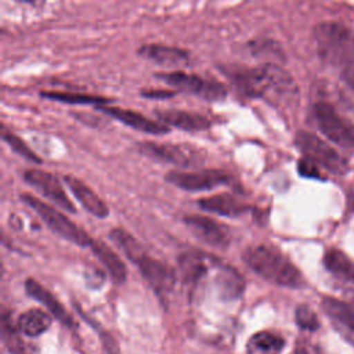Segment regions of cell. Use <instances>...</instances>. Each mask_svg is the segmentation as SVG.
Returning <instances> with one entry per match:
<instances>
[{"label":"cell","mask_w":354,"mask_h":354,"mask_svg":"<svg viewBox=\"0 0 354 354\" xmlns=\"http://www.w3.org/2000/svg\"><path fill=\"white\" fill-rule=\"evenodd\" d=\"M138 151L149 158L169 162L176 166H188L192 159L191 152L174 144H159V142L147 141V142L138 144Z\"/></svg>","instance_id":"5bb4252c"},{"label":"cell","mask_w":354,"mask_h":354,"mask_svg":"<svg viewBox=\"0 0 354 354\" xmlns=\"http://www.w3.org/2000/svg\"><path fill=\"white\" fill-rule=\"evenodd\" d=\"M43 97L59 101V102H66V104H90V105H105L108 102L106 98L93 95V94H84V93H68V91H44L41 93Z\"/></svg>","instance_id":"484cf974"},{"label":"cell","mask_w":354,"mask_h":354,"mask_svg":"<svg viewBox=\"0 0 354 354\" xmlns=\"http://www.w3.org/2000/svg\"><path fill=\"white\" fill-rule=\"evenodd\" d=\"M141 95L148 97V98H167L174 95V91L170 90H149V91H142Z\"/></svg>","instance_id":"4dcf8cb0"},{"label":"cell","mask_w":354,"mask_h":354,"mask_svg":"<svg viewBox=\"0 0 354 354\" xmlns=\"http://www.w3.org/2000/svg\"><path fill=\"white\" fill-rule=\"evenodd\" d=\"M155 76L169 86L177 88L178 91L189 93L207 101H220L227 97V88L224 84L214 79H206L199 75L187 73L183 71L160 72Z\"/></svg>","instance_id":"52a82bcc"},{"label":"cell","mask_w":354,"mask_h":354,"mask_svg":"<svg viewBox=\"0 0 354 354\" xmlns=\"http://www.w3.org/2000/svg\"><path fill=\"white\" fill-rule=\"evenodd\" d=\"M104 113L112 116L113 119L122 122L123 124L142 131V133H148V134H165L169 133V127L167 124L158 122V120H152L136 111L131 109H124V108H118V106H105V105H100L98 106Z\"/></svg>","instance_id":"7c38bea8"},{"label":"cell","mask_w":354,"mask_h":354,"mask_svg":"<svg viewBox=\"0 0 354 354\" xmlns=\"http://www.w3.org/2000/svg\"><path fill=\"white\" fill-rule=\"evenodd\" d=\"M297 170L301 176L304 177H311V178H321V173H319V166L317 163H314L313 160L307 159V158H301L299 165H297Z\"/></svg>","instance_id":"f546056e"},{"label":"cell","mask_w":354,"mask_h":354,"mask_svg":"<svg viewBox=\"0 0 354 354\" xmlns=\"http://www.w3.org/2000/svg\"><path fill=\"white\" fill-rule=\"evenodd\" d=\"M51 325V317L40 310V308H30L22 313L17 321V328L26 336L36 337L44 333Z\"/></svg>","instance_id":"603a6c76"},{"label":"cell","mask_w":354,"mask_h":354,"mask_svg":"<svg viewBox=\"0 0 354 354\" xmlns=\"http://www.w3.org/2000/svg\"><path fill=\"white\" fill-rule=\"evenodd\" d=\"M313 36L319 58L333 66L354 64V30L339 21H322L314 26Z\"/></svg>","instance_id":"277c9868"},{"label":"cell","mask_w":354,"mask_h":354,"mask_svg":"<svg viewBox=\"0 0 354 354\" xmlns=\"http://www.w3.org/2000/svg\"><path fill=\"white\" fill-rule=\"evenodd\" d=\"M21 201L30 209H33L40 216V218L47 224V227L61 238L79 246L91 245L93 239L90 238V235H87L79 225H76L69 217L62 214L55 207L41 202L32 194H22Z\"/></svg>","instance_id":"5b68a950"},{"label":"cell","mask_w":354,"mask_h":354,"mask_svg":"<svg viewBox=\"0 0 354 354\" xmlns=\"http://www.w3.org/2000/svg\"><path fill=\"white\" fill-rule=\"evenodd\" d=\"M214 283L221 299L224 300H234L245 290V281L239 272L235 268L221 263L217 266Z\"/></svg>","instance_id":"ffe728a7"},{"label":"cell","mask_w":354,"mask_h":354,"mask_svg":"<svg viewBox=\"0 0 354 354\" xmlns=\"http://www.w3.org/2000/svg\"><path fill=\"white\" fill-rule=\"evenodd\" d=\"M138 54L149 61H153L159 65L180 66L185 65L189 61V54L178 47L163 46V44H142L138 48Z\"/></svg>","instance_id":"2e32d148"},{"label":"cell","mask_w":354,"mask_h":354,"mask_svg":"<svg viewBox=\"0 0 354 354\" xmlns=\"http://www.w3.org/2000/svg\"><path fill=\"white\" fill-rule=\"evenodd\" d=\"M25 290H26V293L30 297H33L35 300H37L41 304H44L46 308L51 313V315H54L59 322H62L68 328H73L75 326L73 318L68 314V311L64 308L61 301L58 299H55L51 295V292L47 290L44 286H41L36 279H32V278L26 279Z\"/></svg>","instance_id":"9a60e30c"},{"label":"cell","mask_w":354,"mask_h":354,"mask_svg":"<svg viewBox=\"0 0 354 354\" xmlns=\"http://www.w3.org/2000/svg\"><path fill=\"white\" fill-rule=\"evenodd\" d=\"M296 145L304 158L333 174H344L348 169L347 160L328 142L308 131L296 134Z\"/></svg>","instance_id":"8992f818"},{"label":"cell","mask_w":354,"mask_h":354,"mask_svg":"<svg viewBox=\"0 0 354 354\" xmlns=\"http://www.w3.org/2000/svg\"><path fill=\"white\" fill-rule=\"evenodd\" d=\"M216 261L217 259H213L212 256H206L199 252H187L181 254L178 259V264L184 282L187 285L196 286Z\"/></svg>","instance_id":"4fadbf2b"},{"label":"cell","mask_w":354,"mask_h":354,"mask_svg":"<svg viewBox=\"0 0 354 354\" xmlns=\"http://www.w3.org/2000/svg\"><path fill=\"white\" fill-rule=\"evenodd\" d=\"M24 178L29 185H32L36 191L43 194L53 203L58 205L61 209L71 213L76 212V207L73 206L71 199L66 196L65 189L62 188L61 183L54 174L33 169V170H26L24 174Z\"/></svg>","instance_id":"30bf717a"},{"label":"cell","mask_w":354,"mask_h":354,"mask_svg":"<svg viewBox=\"0 0 354 354\" xmlns=\"http://www.w3.org/2000/svg\"><path fill=\"white\" fill-rule=\"evenodd\" d=\"M242 257L256 274L268 282L288 288H299L303 285L300 271L281 250L274 246H249L243 252Z\"/></svg>","instance_id":"3957f363"},{"label":"cell","mask_w":354,"mask_h":354,"mask_svg":"<svg viewBox=\"0 0 354 354\" xmlns=\"http://www.w3.org/2000/svg\"><path fill=\"white\" fill-rule=\"evenodd\" d=\"M64 181L69 187L71 192L77 198V201L82 203V206L88 210L93 216L104 218L108 216L109 209L105 205V202L97 196V194L88 188L84 183H82L79 178L72 177V176H65Z\"/></svg>","instance_id":"d6986e66"},{"label":"cell","mask_w":354,"mask_h":354,"mask_svg":"<svg viewBox=\"0 0 354 354\" xmlns=\"http://www.w3.org/2000/svg\"><path fill=\"white\" fill-rule=\"evenodd\" d=\"M285 346L282 336L270 330H261L250 336L246 343L248 354H279Z\"/></svg>","instance_id":"d4e9b609"},{"label":"cell","mask_w":354,"mask_h":354,"mask_svg":"<svg viewBox=\"0 0 354 354\" xmlns=\"http://www.w3.org/2000/svg\"><path fill=\"white\" fill-rule=\"evenodd\" d=\"M184 223L201 242L209 246L224 249L231 242V234L227 225L220 224L218 221L210 217L187 214L184 217Z\"/></svg>","instance_id":"9c48e42d"},{"label":"cell","mask_w":354,"mask_h":354,"mask_svg":"<svg viewBox=\"0 0 354 354\" xmlns=\"http://www.w3.org/2000/svg\"><path fill=\"white\" fill-rule=\"evenodd\" d=\"M198 205L201 209L206 212L216 213L220 216H227V217H238L249 209L248 203L234 196L232 194H217V195L206 196L199 199Z\"/></svg>","instance_id":"e0dca14e"},{"label":"cell","mask_w":354,"mask_h":354,"mask_svg":"<svg viewBox=\"0 0 354 354\" xmlns=\"http://www.w3.org/2000/svg\"><path fill=\"white\" fill-rule=\"evenodd\" d=\"M156 116L160 122L167 126H173L187 131H199L210 127V120L203 115L180 111V109H165L156 111Z\"/></svg>","instance_id":"ac0fdd59"},{"label":"cell","mask_w":354,"mask_h":354,"mask_svg":"<svg viewBox=\"0 0 354 354\" xmlns=\"http://www.w3.org/2000/svg\"><path fill=\"white\" fill-rule=\"evenodd\" d=\"M1 136H3V140H4L17 153H19L21 156H24V158H26V159H29V160H32V162H37V163L40 162L39 156H36V153H35L18 136H15L14 133L8 131L6 127H3Z\"/></svg>","instance_id":"83f0119b"},{"label":"cell","mask_w":354,"mask_h":354,"mask_svg":"<svg viewBox=\"0 0 354 354\" xmlns=\"http://www.w3.org/2000/svg\"><path fill=\"white\" fill-rule=\"evenodd\" d=\"M18 328H14L8 322L7 314L3 315V328H1V335H3V342L8 347V351L11 354H26V350L24 348V342L19 339Z\"/></svg>","instance_id":"4316f807"},{"label":"cell","mask_w":354,"mask_h":354,"mask_svg":"<svg viewBox=\"0 0 354 354\" xmlns=\"http://www.w3.org/2000/svg\"><path fill=\"white\" fill-rule=\"evenodd\" d=\"M166 180L185 191H205L228 184L231 177L221 170H203L195 173L171 171L166 176Z\"/></svg>","instance_id":"8fae6325"},{"label":"cell","mask_w":354,"mask_h":354,"mask_svg":"<svg viewBox=\"0 0 354 354\" xmlns=\"http://www.w3.org/2000/svg\"><path fill=\"white\" fill-rule=\"evenodd\" d=\"M90 249L93 253L98 257V260L105 266L108 272L111 274L112 279L116 283H122L126 279V266L119 259V256L104 242L101 241H93L90 245Z\"/></svg>","instance_id":"7402d4cb"},{"label":"cell","mask_w":354,"mask_h":354,"mask_svg":"<svg viewBox=\"0 0 354 354\" xmlns=\"http://www.w3.org/2000/svg\"><path fill=\"white\" fill-rule=\"evenodd\" d=\"M313 115L321 133L332 142L343 148H354V126L325 101L313 106Z\"/></svg>","instance_id":"ba28073f"},{"label":"cell","mask_w":354,"mask_h":354,"mask_svg":"<svg viewBox=\"0 0 354 354\" xmlns=\"http://www.w3.org/2000/svg\"><path fill=\"white\" fill-rule=\"evenodd\" d=\"M325 268L336 278L354 283V261L339 249H328L324 256Z\"/></svg>","instance_id":"cb8c5ba5"},{"label":"cell","mask_w":354,"mask_h":354,"mask_svg":"<svg viewBox=\"0 0 354 354\" xmlns=\"http://www.w3.org/2000/svg\"><path fill=\"white\" fill-rule=\"evenodd\" d=\"M17 1H22L26 4H32V6H40L44 0H17Z\"/></svg>","instance_id":"1f68e13d"},{"label":"cell","mask_w":354,"mask_h":354,"mask_svg":"<svg viewBox=\"0 0 354 354\" xmlns=\"http://www.w3.org/2000/svg\"><path fill=\"white\" fill-rule=\"evenodd\" d=\"M322 308L329 318L343 330L354 336V306L335 297H324Z\"/></svg>","instance_id":"44dd1931"},{"label":"cell","mask_w":354,"mask_h":354,"mask_svg":"<svg viewBox=\"0 0 354 354\" xmlns=\"http://www.w3.org/2000/svg\"><path fill=\"white\" fill-rule=\"evenodd\" d=\"M231 82L248 97H278L293 98L297 94V86L292 76L275 64H266L253 68L231 66L225 72Z\"/></svg>","instance_id":"6da1fadb"},{"label":"cell","mask_w":354,"mask_h":354,"mask_svg":"<svg viewBox=\"0 0 354 354\" xmlns=\"http://www.w3.org/2000/svg\"><path fill=\"white\" fill-rule=\"evenodd\" d=\"M295 319L296 324L306 330H315L319 326V319L317 314L308 306H299L296 308Z\"/></svg>","instance_id":"f1b7e54d"},{"label":"cell","mask_w":354,"mask_h":354,"mask_svg":"<svg viewBox=\"0 0 354 354\" xmlns=\"http://www.w3.org/2000/svg\"><path fill=\"white\" fill-rule=\"evenodd\" d=\"M111 238L159 296H166L173 289L176 282L174 271L163 261L152 257L134 236L122 228H115L111 231Z\"/></svg>","instance_id":"7a4b0ae2"}]
</instances>
